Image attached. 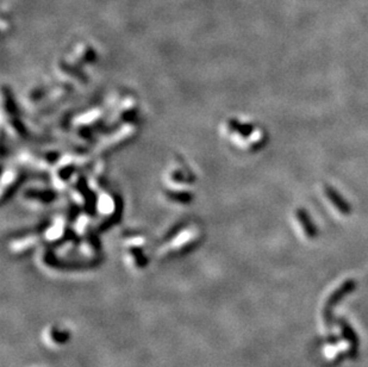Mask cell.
Instances as JSON below:
<instances>
[{"label":"cell","mask_w":368,"mask_h":367,"mask_svg":"<svg viewBox=\"0 0 368 367\" xmlns=\"http://www.w3.org/2000/svg\"><path fill=\"white\" fill-rule=\"evenodd\" d=\"M322 193L328 201L329 205L335 210L339 215L341 216H349L351 213V207L349 203L340 194L336 188H334L330 185H324L322 187Z\"/></svg>","instance_id":"obj_2"},{"label":"cell","mask_w":368,"mask_h":367,"mask_svg":"<svg viewBox=\"0 0 368 367\" xmlns=\"http://www.w3.org/2000/svg\"><path fill=\"white\" fill-rule=\"evenodd\" d=\"M355 286H356V283L354 280H347L345 284H342L341 286H340L339 289H337L336 291L331 295V297L329 298L328 302H326V305H325L326 312L330 310L331 308H334V306L336 305V304L339 303L342 298H345V296H347L348 294H350L351 291H354Z\"/></svg>","instance_id":"obj_4"},{"label":"cell","mask_w":368,"mask_h":367,"mask_svg":"<svg viewBox=\"0 0 368 367\" xmlns=\"http://www.w3.org/2000/svg\"><path fill=\"white\" fill-rule=\"evenodd\" d=\"M295 220L297 221L299 228L301 229V231L304 232V235H305L307 239H315V237H317V227H316V224H314V222H312L311 217H310L306 210L301 209V207L296 209Z\"/></svg>","instance_id":"obj_3"},{"label":"cell","mask_w":368,"mask_h":367,"mask_svg":"<svg viewBox=\"0 0 368 367\" xmlns=\"http://www.w3.org/2000/svg\"><path fill=\"white\" fill-rule=\"evenodd\" d=\"M51 336H53L55 342H65L66 340H68V333H66V331L55 330Z\"/></svg>","instance_id":"obj_6"},{"label":"cell","mask_w":368,"mask_h":367,"mask_svg":"<svg viewBox=\"0 0 368 367\" xmlns=\"http://www.w3.org/2000/svg\"><path fill=\"white\" fill-rule=\"evenodd\" d=\"M222 134L232 146L246 152H256L266 143V134L254 123L240 118H228L222 124Z\"/></svg>","instance_id":"obj_1"},{"label":"cell","mask_w":368,"mask_h":367,"mask_svg":"<svg viewBox=\"0 0 368 367\" xmlns=\"http://www.w3.org/2000/svg\"><path fill=\"white\" fill-rule=\"evenodd\" d=\"M342 325H343V327H342L343 328V334H345V338L349 340L350 342H353V344L356 346V344H358V339H356L354 330L351 329L349 325L345 324H345H342Z\"/></svg>","instance_id":"obj_5"}]
</instances>
